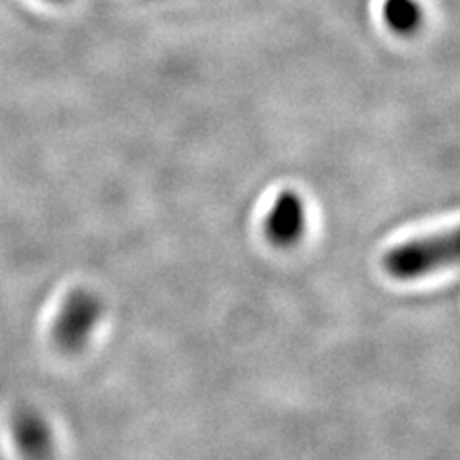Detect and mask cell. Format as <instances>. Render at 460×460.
<instances>
[{
    "label": "cell",
    "instance_id": "3",
    "mask_svg": "<svg viewBox=\"0 0 460 460\" xmlns=\"http://www.w3.org/2000/svg\"><path fill=\"white\" fill-rule=\"evenodd\" d=\"M305 206L294 190H284L272 204L265 221V234L277 248H292L305 233Z\"/></svg>",
    "mask_w": 460,
    "mask_h": 460
},
{
    "label": "cell",
    "instance_id": "2",
    "mask_svg": "<svg viewBox=\"0 0 460 460\" xmlns=\"http://www.w3.org/2000/svg\"><path fill=\"white\" fill-rule=\"evenodd\" d=\"M102 316V301L89 290L71 292L56 314L52 336L66 353L81 351Z\"/></svg>",
    "mask_w": 460,
    "mask_h": 460
},
{
    "label": "cell",
    "instance_id": "4",
    "mask_svg": "<svg viewBox=\"0 0 460 460\" xmlns=\"http://www.w3.org/2000/svg\"><path fill=\"white\" fill-rule=\"evenodd\" d=\"M12 436L25 460H52L54 436L50 424L35 409H20L12 419Z\"/></svg>",
    "mask_w": 460,
    "mask_h": 460
},
{
    "label": "cell",
    "instance_id": "1",
    "mask_svg": "<svg viewBox=\"0 0 460 460\" xmlns=\"http://www.w3.org/2000/svg\"><path fill=\"white\" fill-rule=\"evenodd\" d=\"M458 259V233H439L416 238L390 250L384 257L387 275L397 280H416L429 272L451 267Z\"/></svg>",
    "mask_w": 460,
    "mask_h": 460
},
{
    "label": "cell",
    "instance_id": "5",
    "mask_svg": "<svg viewBox=\"0 0 460 460\" xmlns=\"http://www.w3.org/2000/svg\"><path fill=\"white\" fill-rule=\"evenodd\" d=\"M385 20L397 33H412L422 22V12L414 0H387Z\"/></svg>",
    "mask_w": 460,
    "mask_h": 460
}]
</instances>
